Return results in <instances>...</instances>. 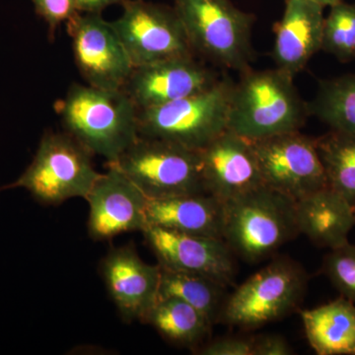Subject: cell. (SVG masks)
<instances>
[{
  "label": "cell",
  "mask_w": 355,
  "mask_h": 355,
  "mask_svg": "<svg viewBox=\"0 0 355 355\" xmlns=\"http://www.w3.org/2000/svg\"><path fill=\"white\" fill-rule=\"evenodd\" d=\"M64 132L113 163L139 137V110L123 90L74 83L55 104Z\"/></svg>",
  "instance_id": "obj_1"
},
{
  "label": "cell",
  "mask_w": 355,
  "mask_h": 355,
  "mask_svg": "<svg viewBox=\"0 0 355 355\" xmlns=\"http://www.w3.org/2000/svg\"><path fill=\"white\" fill-rule=\"evenodd\" d=\"M241 74L233 87L229 130L249 140L300 130L310 112L294 77L277 67Z\"/></svg>",
  "instance_id": "obj_2"
},
{
  "label": "cell",
  "mask_w": 355,
  "mask_h": 355,
  "mask_svg": "<svg viewBox=\"0 0 355 355\" xmlns=\"http://www.w3.org/2000/svg\"><path fill=\"white\" fill-rule=\"evenodd\" d=\"M298 235L296 202L268 187L224 203L223 240L248 263L270 258Z\"/></svg>",
  "instance_id": "obj_3"
},
{
  "label": "cell",
  "mask_w": 355,
  "mask_h": 355,
  "mask_svg": "<svg viewBox=\"0 0 355 355\" xmlns=\"http://www.w3.org/2000/svg\"><path fill=\"white\" fill-rule=\"evenodd\" d=\"M93 154L67 132L46 130L25 171L1 191L24 189L40 205L55 207L70 198L85 200L100 177Z\"/></svg>",
  "instance_id": "obj_4"
},
{
  "label": "cell",
  "mask_w": 355,
  "mask_h": 355,
  "mask_svg": "<svg viewBox=\"0 0 355 355\" xmlns=\"http://www.w3.org/2000/svg\"><path fill=\"white\" fill-rule=\"evenodd\" d=\"M196 57L243 73L251 69L254 16L230 0H174Z\"/></svg>",
  "instance_id": "obj_5"
},
{
  "label": "cell",
  "mask_w": 355,
  "mask_h": 355,
  "mask_svg": "<svg viewBox=\"0 0 355 355\" xmlns=\"http://www.w3.org/2000/svg\"><path fill=\"white\" fill-rule=\"evenodd\" d=\"M233 87L230 79L220 78L197 94L140 110L139 135L202 150L228 130Z\"/></svg>",
  "instance_id": "obj_6"
},
{
  "label": "cell",
  "mask_w": 355,
  "mask_h": 355,
  "mask_svg": "<svg viewBox=\"0 0 355 355\" xmlns=\"http://www.w3.org/2000/svg\"><path fill=\"white\" fill-rule=\"evenodd\" d=\"M308 282L302 266L287 257L275 258L226 298L220 321L243 330L279 321L300 306Z\"/></svg>",
  "instance_id": "obj_7"
},
{
  "label": "cell",
  "mask_w": 355,
  "mask_h": 355,
  "mask_svg": "<svg viewBox=\"0 0 355 355\" xmlns=\"http://www.w3.org/2000/svg\"><path fill=\"white\" fill-rule=\"evenodd\" d=\"M114 166L148 200L207 193L200 150L139 135Z\"/></svg>",
  "instance_id": "obj_8"
},
{
  "label": "cell",
  "mask_w": 355,
  "mask_h": 355,
  "mask_svg": "<svg viewBox=\"0 0 355 355\" xmlns=\"http://www.w3.org/2000/svg\"><path fill=\"white\" fill-rule=\"evenodd\" d=\"M263 183L294 202L328 187L316 139L291 132L251 140Z\"/></svg>",
  "instance_id": "obj_9"
},
{
  "label": "cell",
  "mask_w": 355,
  "mask_h": 355,
  "mask_svg": "<svg viewBox=\"0 0 355 355\" xmlns=\"http://www.w3.org/2000/svg\"><path fill=\"white\" fill-rule=\"evenodd\" d=\"M114 21L133 69L168 58L196 55L174 6L146 0H125Z\"/></svg>",
  "instance_id": "obj_10"
},
{
  "label": "cell",
  "mask_w": 355,
  "mask_h": 355,
  "mask_svg": "<svg viewBox=\"0 0 355 355\" xmlns=\"http://www.w3.org/2000/svg\"><path fill=\"white\" fill-rule=\"evenodd\" d=\"M74 60L88 85L123 90L133 70L123 42L101 14L78 12L67 22Z\"/></svg>",
  "instance_id": "obj_11"
},
{
  "label": "cell",
  "mask_w": 355,
  "mask_h": 355,
  "mask_svg": "<svg viewBox=\"0 0 355 355\" xmlns=\"http://www.w3.org/2000/svg\"><path fill=\"white\" fill-rule=\"evenodd\" d=\"M89 205V237L95 242L113 239L147 226L148 198L114 166L100 175L85 198Z\"/></svg>",
  "instance_id": "obj_12"
},
{
  "label": "cell",
  "mask_w": 355,
  "mask_h": 355,
  "mask_svg": "<svg viewBox=\"0 0 355 355\" xmlns=\"http://www.w3.org/2000/svg\"><path fill=\"white\" fill-rule=\"evenodd\" d=\"M219 79L196 55H187L135 67L123 91L140 111L197 94Z\"/></svg>",
  "instance_id": "obj_13"
},
{
  "label": "cell",
  "mask_w": 355,
  "mask_h": 355,
  "mask_svg": "<svg viewBox=\"0 0 355 355\" xmlns=\"http://www.w3.org/2000/svg\"><path fill=\"white\" fill-rule=\"evenodd\" d=\"M141 233L161 266L203 275L224 286L234 280L235 254L223 239L153 225H147Z\"/></svg>",
  "instance_id": "obj_14"
},
{
  "label": "cell",
  "mask_w": 355,
  "mask_h": 355,
  "mask_svg": "<svg viewBox=\"0 0 355 355\" xmlns=\"http://www.w3.org/2000/svg\"><path fill=\"white\" fill-rule=\"evenodd\" d=\"M101 275L121 319L144 322L158 299L160 265L146 263L133 247H114L101 261Z\"/></svg>",
  "instance_id": "obj_15"
},
{
  "label": "cell",
  "mask_w": 355,
  "mask_h": 355,
  "mask_svg": "<svg viewBox=\"0 0 355 355\" xmlns=\"http://www.w3.org/2000/svg\"><path fill=\"white\" fill-rule=\"evenodd\" d=\"M200 153L205 191L222 202L265 186L251 140L227 130Z\"/></svg>",
  "instance_id": "obj_16"
},
{
  "label": "cell",
  "mask_w": 355,
  "mask_h": 355,
  "mask_svg": "<svg viewBox=\"0 0 355 355\" xmlns=\"http://www.w3.org/2000/svg\"><path fill=\"white\" fill-rule=\"evenodd\" d=\"M324 8L311 0H286L284 15L275 26L272 58L277 69L297 76L321 51Z\"/></svg>",
  "instance_id": "obj_17"
},
{
  "label": "cell",
  "mask_w": 355,
  "mask_h": 355,
  "mask_svg": "<svg viewBox=\"0 0 355 355\" xmlns=\"http://www.w3.org/2000/svg\"><path fill=\"white\" fill-rule=\"evenodd\" d=\"M147 225L223 239L224 203L209 193L148 200Z\"/></svg>",
  "instance_id": "obj_18"
},
{
  "label": "cell",
  "mask_w": 355,
  "mask_h": 355,
  "mask_svg": "<svg viewBox=\"0 0 355 355\" xmlns=\"http://www.w3.org/2000/svg\"><path fill=\"white\" fill-rule=\"evenodd\" d=\"M296 220L299 234L318 247L335 249L349 242L355 226L354 205L327 187L296 202Z\"/></svg>",
  "instance_id": "obj_19"
},
{
  "label": "cell",
  "mask_w": 355,
  "mask_h": 355,
  "mask_svg": "<svg viewBox=\"0 0 355 355\" xmlns=\"http://www.w3.org/2000/svg\"><path fill=\"white\" fill-rule=\"evenodd\" d=\"M306 338L318 355H355V305L340 297L301 311Z\"/></svg>",
  "instance_id": "obj_20"
},
{
  "label": "cell",
  "mask_w": 355,
  "mask_h": 355,
  "mask_svg": "<svg viewBox=\"0 0 355 355\" xmlns=\"http://www.w3.org/2000/svg\"><path fill=\"white\" fill-rule=\"evenodd\" d=\"M144 323L174 345L191 349L207 338L212 328L202 313L176 297L158 298Z\"/></svg>",
  "instance_id": "obj_21"
},
{
  "label": "cell",
  "mask_w": 355,
  "mask_h": 355,
  "mask_svg": "<svg viewBox=\"0 0 355 355\" xmlns=\"http://www.w3.org/2000/svg\"><path fill=\"white\" fill-rule=\"evenodd\" d=\"M158 298L176 297L202 313L214 326L220 321L226 298L224 289L216 280L203 275L161 266Z\"/></svg>",
  "instance_id": "obj_22"
},
{
  "label": "cell",
  "mask_w": 355,
  "mask_h": 355,
  "mask_svg": "<svg viewBox=\"0 0 355 355\" xmlns=\"http://www.w3.org/2000/svg\"><path fill=\"white\" fill-rule=\"evenodd\" d=\"M308 106L331 130L355 135V73L322 80Z\"/></svg>",
  "instance_id": "obj_23"
},
{
  "label": "cell",
  "mask_w": 355,
  "mask_h": 355,
  "mask_svg": "<svg viewBox=\"0 0 355 355\" xmlns=\"http://www.w3.org/2000/svg\"><path fill=\"white\" fill-rule=\"evenodd\" d=\"M329 188L355 202V135L335 132L316 139Z\"/></svg>",
  "instance_id": "obj_24"
},
{
  "label": "cell",
  "mask_w": 355,
  "mask_h": 355,
  "mask_svg": "<svg viewBox=\"0 0 355 355\" xmlns=\"http://www.w3.org/2000/svg\"><path fill=\"white\" fill-rule=\"evenodd\" d=\"M322 51L340 62L355 58V4L338 2L324 17Z\"/></svg>",
  "instance_id": "obj_25"
},
{
  "label": "cell",
  "mask_w": 355,
  "mask_h": 355,
  "mask_svg": "<svg viewBox=\"0 0 355 355\" xmlns=\"http://www.w3.org/2000/svg\"><path fill=\"white\" fill-rule=\"evenodd\" d=\"M322 272L343 297L355 304V245L347 243L324 256Z\"/></svg>",
  "instance_id": "obj_26"
},
{
  "label": "cell",
  "mask_w": 355,
  "mask_h": 355,
  "mask_svg": "<svg viewBox=\"0 0 355 355\" xmlns=\"http://www.w3.org/2000/svg\"><path fill=\"white\" fill-rule=\"evenodd\" d=\"M35 11L49 28V35L55 36L58 28L79 12L76 0H32Z\"/></svg>",
  "instance_id": "obj_27"
},
{
  "label": "cell",
  "mask_w": 355,
  "mask_h": 355,
  "mask_svg": "<svg viewBox=\"0 0 355 355\" xmlns=\"http://www.w3.org/2000/svg\"><path fill=\"white\" fill-rule=\"evenodd\" d=\"M256 338H218L203 345L198 349V354L202 355H254Z\"/></svg>",
  "instance_id": "obj_28"
},
{
  "label": "cell",
  "mask_w": 355,
  "mask_h": 355,
  "mask_svg": "<svg viewBox=\"0 0 355 355\" xmlns=\"http://www.w3.org/2000/svg\"><path fill=\"white\" fill-rule=\"evenodd\" d=\"M293 354L284 336L265 335L257 336L254 355H291Z\"/></svg>",
  "instance_id": "obj_29"
},
{
  "label": "cell",
  "mask_w": 355,
  "mask_h": 355,
  "mask_svg": "<svg viewBox=\"0 0 355 355\" xmlns=\"http://www.w3.org/2000/svg\"><path fill=\"white\" fill-rule=\"evenodd\" d=\"M79 12L101 14L107 7L123 3L125 0H76Z\"/></svg>",
  "instance_id": "obj_30"
},
{
  "label": "cell",
  "mask_w": 355,
  "mask_h": 355,
  "mask_svg": "<svg viewBox=\"0 0 355 355\" xmlns=\"http://www.w3.org/2000/svg\"><path fill=\"white\" fill-rule=\"evenodd\" d=\"M311 1L317 2V3L321 4V6H323L324 7H331L338 3V2L343 1V0H311Z\"/></svg>",
  "instance_id": "obj_31"
},
{
  "label": "cell",
  "mask_w": 355,
  "mask_h": 355,
  "mask_svg": "<svg viewBox=\"0 0 355 355\" xmlns=\"http://www.w3.org/2000/svg\"><path fill=\"white\" fill-rule=\"evenodd\" d=\"M354 214H355V202L354 203Z\"/></svg>",
  "instance_id": "obj_32"
},
{
  "label": "cell",
  "mask_w": 355,
  "mask_h": 355,
  "mask_svg": "<svg viewBox=\"0 0 355 355\" xmlns=\"http://www.w3.org/2000/svg\"><path fill=\"white\" fill-rule=\"evenodd\" d=\"M0 193H1V190H0Z\"/></svg>",
  "instance_id": "obj_33"
}]
</instances>
